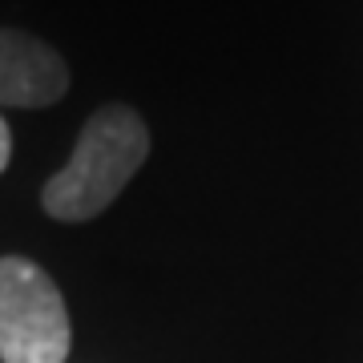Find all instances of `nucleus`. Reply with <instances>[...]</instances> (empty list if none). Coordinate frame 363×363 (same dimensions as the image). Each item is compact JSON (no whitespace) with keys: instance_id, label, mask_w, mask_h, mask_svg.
<instances>
[{"instance_id":"obj_1","label":"nucleus","mask_w":363,"mask_h":363,"mask_svg":"<svg viewBox=\"0 0 363 363\" xmlns=\"http://www.w3.org/2000/svg\"><path fill=\"white\" fill-rule=\"evenodd\" d=\"M145 157H150V130L142 113L117 101L101 105L85 121L65 169H57L45 182L40 206L57 222L97 218L125 190V182L142 169Z\"/></svg>"},{"instance_id":"obj_2","label":"nucleus","mask_w":363,"mask_h":363,"mask_svg":"<svg viewBox=\"0 0 363 363\" xmlns=\"http://www.w3.org/2000/svg\"><path fill=\"white\" fill-rule=\"evenodd\" d=\"M65 298L25 255L0 259V363H65L69 355Z\"/></svg>"},{"instance_id":"obj_3","label":"nucleus","mask_w":363,"mask_h":363,"mask_svg":"<svg viewBox=\"0 0 363 363\" xmlns=\"http://www.w3.org/2000/svg\"><path fill=\"white\" fill-rule=\"evenodd\" d=\"M69 89V69L45 40L0 28V105L45 109Z\"/></svg>"},{"instance_id":"obj_4","label":"nucleus","mask_w":363,"mask_h":363,"mask_svg":"<svg viewBox=\"0 0 363 363\" xmlns=\"http://www.w3.org/2000/svg\"><path fill=\"white\" fill-rule=\"evenodd\" d=\"M9 157H13V133H9V121L0 117V174L9 166Z\"/></svg>"}]
</instances>
